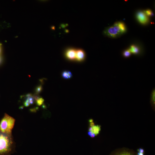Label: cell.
Listing matches in <instances>:
<instances>
[{
	"label": "cell",
	"instance_id": "6da1fadb",
	"mask_svg": "<svg viewBox=\"0 0 155 155\" xmlns=\"http://www.w3.org/2000/svg\"><path fill=\"white\" fill-rule=\"evenodd\" d=\"M126 31L124 23L122 22H118L106 29L104 31V34L109 37L115 38L125 33Z\"/></svg>",
	"mask_w": 155,
	"mask_h": 155
},
{
	"label": "cell",
	"instance_id": "7a4b0ae2",
	"mask_svg": "<svg viewBox=\"0 0 155 155\" xmlns=\"http://www.w3.org/2000/svg\"><path fill=\"white\" fill-rule=\"evenodd\" d=\"M15 119L5 114L0 123V131L3 133L10 135L14 126Z\"/></svg>",
	"mask_w": 155,
	"mask_h": 155
},
{
	"label": "cell",
	"instance_id": "3957f363",
	"mask_svg": "<svg viewBox=\"0 0 155 155\" xmlns=\"http://www.w3.org/2000/svg\"><path fill=\"white\" fill-rule=\"evenodd\" d=\"M11 143V140L7 136L0 134V154L5 153L9 151Z\"/></svg>",
	"mask_w": 155,
	"mask_h": 155
},
{
	"label": "cell",
	"instance_id": "277c9868",
	"mask_svg": "<svg viewBox=\"0 0 155 155\" xmlns=\"http://www.w3.org/2000/svg\"><path fill=\"white\" fill-rule=\"evenodd\" d=\"M76 50L73 48L67 49L65 52V55L66 58L71 61L76 60Z\"/></svg>",
	"mask_w": 155,
	"mask_h": 155
},
{
	"label": "cell",
	"instance_id": "5b68a950",
	"mask_svg": "<svg viewBox=\"0 0 155 155\" xmlns=\"http://www.w3.org/2000/svg\"><path fill=\"white\" fill-rule=\"evenodd\" d=\"M136 17L138 21L141 24H146L149 21V18L144 12L138 11L136 14Z\"/></svg>",
	"mask_w": 155,
	"mask_h": 155
},
{
	"label": "cell",
	"instance_id": "8992f818",
	"mask_svg": "<svg viewBox=\"0 0 155 155\" xmlns=\"http://www.w3.org/2000/svg\"><path fill=\"white\" fill-rule=\"evenodd\" d=\"M86 58V54L85 51L81 49L76 50V60L81 62L84 61Z\"/></svg>",
	"mask_w": 155,
	"mask_h": 155
},
{
	"label": "cell",
	"instance_id": "52a82bcc",
	"mask_svg": "<svg viewBox=\"0 0 155 155\" xmlns=\"http://www.w3.org/2000/svg\"><path fill=\"white\" fill-rule=\"evenodd\" d=\"M128 50L131 53L134 55H138L140 52L139 48L135 45L131 46Z\"/></svg>",
	"mask_w": 155,
	"mask_h": 155
},
{
	"label": "cell",
	"instance_id": "ba28073f",
	"mask_svg": "<svg viewBox=\"0 0 155 155\" xmlns=\"http://www.w3.org/2000/svg\"><path fill=\"white\" fill-rule=\"evenodd\" d=\"M72 76L71 72L69 71H65L62 73V76L65 79H70Z\"/></svg>",
	"mask_w": 155,
	"mask_h": 155
},
{
	"label": "cell",
	"instance_id": "9c48e42d",
	"mask_svg": "<svg viewBox=\"0 0 155 155\" xmlns=\"http://www.w3.org/2000/svg\"><path fill=\"white\" fill-rule=\"evenodd\" d=\"M92 128L91 132L94 133L95 136H97L99 134V132L101 130V126L98 125H94L92 127Z\"/></svg>",
	"mask_w": 155,
	"mask_h": 155
},
{
	"label": "cell",
	"instance_id": "30bf717a",
	"mask_svg": "<svg viewBox=\"0 0 155 155\" xmlns=\"http://www.w3.org/2000/svg\"><path fill=\"white\" fill-rule=\"evenodd\" d=\"M131 53L128 50H125L123 53V55L125 58H129L131 56Z\"/></svg>",
	"mask_w": 155,
	"mask_h": 155
},
{
	"label": "cell",
	"instance_id": "8fae6325",
	"mask_svg": "<svg viewBox=\"0 0 155 155\" xmlns=\"http://www.w3.org/2000/svg\"><path fill=\"white\" fill-rule=\"evenodd\" d=\"M43 90L42 86L41 85H39L36 87V94L38 95Z\"/></svg>",
	"mask_w": 155,
	"mask_h": 155
},
{
	"label": "cell",
	"instance_id": "7c38bea8",
	"mask_svg": "<svg viewBox=\"0 0 155 155\" xmlns=\"http://www.w3.org/2000/svg\"><path fill=\"white\" fill-rule=\"evenodd\" d=\"M155 90L153 89L151 94V100L153 105L155 104Z\"/></svg>",
	"mask_w": 155,
	"mask_h": 155
},
{
	"label": "cell",
	"instance_id": "4fadbf2b",
	"mask_svg": "<svg viewBox=\"0 0 155 155\" xmlns=\"http://www.w3.org/2000/svg\"><path fill=\"white\" fill-rule=\"evenodd\" d=\"M144 12L147 16H153L152 12L150 10H147L144 11Z\"/></svg>",
	"mask_w": 155,
	"mask_h": 155
},
{
	"label": "cell",
	"instance_id": "5bb4252c",
	"mask_svg": "<svg viewBox=\"0 0 155 155\" xmlns=\"http://www.w3.org/2000/svg\"><path fill=\"white\" fill-rule=\"evenodd\" d=\"M44 101V99L42 98H40L37 101V104L38 106L41 105Z\"/></svg>",
	"mask_w": 155,
	"mask_h": 155
},
{
	"label": "cell",
	"instance_id": "9a60e30c",
	"mask_svg": "<svg viewBox=\"0 0 155 155\" xmlns=\"http://www.w3.org/2000/svg\"><path fill=\"white\" fill-rule=\"evenodd\" d=\"M115 155H133L132 154L128 152L123 151L118 153Z\"/></svg>",
	"mask_w": 155,
	"mask_h": 155
},
{
	"label": "cell",
	"instance_id": "2e32d148",
	"mask_svg": "<svg viewBox=\"0 0 155 155\" xmlns=\"http://www.w3.org/2000/svg\"><path fill=\"white\" fill-rule=\"evenodd\" d=\"M88 135L90 136L91 138H94L95 136V134L89 131L88 132Z\"/></svg>",
	"mask_w": 155,
	"mask_h": 155
},
{
	"label": "cell",
	"instance_id": "e0dca14e",
	"mask_svg": "<svg viewBox=\"0 0 155 155\" xmlns=\"http://www.w3.org/2000/svg\"><path fill=\"white\" fill-rule=\"evenodd\" d=\"M137 150L140 153H143L144 152V150L142 148H140L138 149Z\"/></svg>",
	"mask_w": 155,
	"mask_h": 155
},
{
	"label": "cell",
	"instance_id": "ac0fdd59",
	"mask_svg": "<svg viewBox=\"0 0 155 155\" xmlns=\"http://www.w3.org/2000/svg\"><path fill=\"white\" fill-rule=\"evenodd\" d=\"M94 125H95V123L93 122L90 123V126L91 127H92Z\"/></svg>",
	"mask_w": 155,
	"mask_h": 155
},
{
	"label": "cell",
	"instance_id": "d6986e66",
	"mask_svg": "<svg viewBox=\"0 0 155 155\" xmlns=\"http://www.w3.org/2000/svg\"><path fill=\"white\" fill-rule=\"evenodd\" d=\"M138 155H144L143 153H141L138 152Z\"/></svg>",
	"mask_w": 155,
	"mask_h": 155
},
{
	"label": "cell",
	"instance_id": "ffe728a7",
	"mask_svg": "<svg viewBox=\"0 0 155 155\" xmlns=\"http://www.w3.org/2000/svg\"><path fill=\"white\" fill-rule=\"evenodd\" d=\"M93 119H90L89 120V121L90 123L93 122Z\"/></svg>",
	"mask_w": 155,
	"mask_h": 155
},
{
	"label": "cell",
	"instance_id": "44dd1931",
	"mask_svg": "<svg viewBox=\"0 0 155 155\" xmlns=\"http://www.w3.org/2000/svg\"><path fill=\"white\" fill-rule=\"evenodd\" d=\"M1 45L0 44V54H1Z\"/></svg>",
	"mask_w": 155,
	"mask_h": 155
},
{
	"label": "cell",
	"instance_id": "7402d4cb",
	"mask_svg": "<svg viewBox=\"0 0 155 155\" xmlns=\"http://www.w3.org/2000/svg\"><path fill=\"white\" fill-rule=\"evenodd\" d=\"M21 108V109H23V106H21V107H20V108Z\"/></svg>",
	"mask_w": 155,
	"mask_h": 155
},
{
	"label": "cell",
	"instance_id": "603a6c76",
	"mask_svg": "<svg viewBox=\"0 0 155 155\" xmlns=\"http://www.w3.org/2000/svg\"><path fill=\"white\" fill-rule=\"evenodd\" d=\"M1 58H0V62H1Z\"/></svg>",
	"mask_w": 155,
	"mask_h": 155
}]
</instances>
